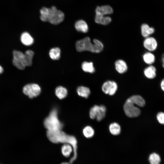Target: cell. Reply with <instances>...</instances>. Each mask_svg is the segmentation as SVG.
<instances>
[{
  "instance_id": "obj_15",
  "label": "cell",
  "mask_w": 164,
  "mask_h": 164,
  "mask_svg": "<svg viewBox=\"0 0 164 164\" xmlns=\"http://www.w3.org/2000/svg\"><path fill=\"white\" fill-rule=\"evenodd\" d=\"M75 27L77 31L84 33L87 32L88 30L87 24L83 20L76 21L75 24Z\"/></svg>"
},
{
  "instance_id": "obj_7",
  "label": "cell",
  "mask_w": 164,
  "mask_h": 164,
  "mask_svg": "<svg viewBox=\"0 0 164 164\" xmlns=\"http://www.w3.org/2000/svg\"><path fill=\"white\" fill-rule=\"evenodd\" d=\"M13 54L12 63L13 65L19 69L20 70L24 69L26 67L24 54L19 51L14 50Z\"/></svg>"
},
{
  "instance_id": "obj_31",
  "label": "cell",
  "mask_w": 164,
  "mask_h": 164,
  "mask_svg": "<svg viewBox=\"0 0 164 164\" xmlns=\"http://www.w3.org/2000/svg\"><path fill=\"white\" fill-rule=\"evenodd\" d=\"M162 65L163 68H164V54H163L162 58Z\"/></svg>"
},
{
  "instance_id": "obj_9",
  "label": "cell",
  "mask_w": 164,
  "mask_h": 164,
  "mask_svg": "<svg viewBox=\"0 0 164 164\" xmlns=\"http://www.w3.org/2000/svg\"><path fill=\"white\" fill-rule=\"evenodd\" d=\"M117 89V84L114 81L112 80H108L104 82L102 87V91L105 94L110 95L114 94Z\"/></svg>"
},
{
  "instance_id": "obj_19",
  "label": "cell",
  "mask_w": 164,
  "mask_h": 164,
  "mask_svg": "<svg viewBox=\"0 0 164 164\" xmlns=\"http://www.w3.org/2000/svg\"><path fill=\"white\" fill-rule=\"evenodd\" d=\"M128 99L135 104L139 107H143L145 104V100L142 97L139 95H133Z\"/></svg>"
},
{
  "instance_id": "obj_4",
  "label": "cell",
  "mask_w": 164,
  "mask_h": 164,
  "mask_svg": "<svg viewBox=\"0 0 164 164\" xmlns=\"http://www.w3.org/2000/svg\"><path fill=\"white\" fill-rule=\"evenodd\" d=\"M44 125L48 130H61L63 128V124L59 119L56 108H53L44 119Z\"/></svg>"
},
{
  "instance_id": "obj_33",
  "label": "cell",
  "mask_w": 164,
  "mask_h": 164,
  "mask_svg": "<svg viewBox=\"0 0 164 164\" xmlns=\"http://www.w3.org/2000/svg\"><path fill=\"white\" fill-rule=\"evenodd\" d=\"M72 163L69 162H63L62 163H61L60 164H71Z\"/></svg>"
},
{
  "instance_id": "obj_2",
  "label": "cell",
  "mask_w": 164,
  "mask_h": 164,
  "mask_svg": "<svg viewBox=\"0 0 164 164\" xmlns=\"http://www.w3.org/2000/svg\"><path fill=\"white\" fill-rule=\"evenodd\" d=\"M40 19L43 22H48L53 25H57L63 21L64 15L61 11L53 6L50 8H42L40 10Z\"/></svg>"
},
{
  "instance_id": "obj_1",
  "label": "cell",
  "mask_w": 164,
  "mask_h": 164,
  "mask_svg": "<svg viewBox=\"0 0 164 164\" xmlns=\"http://www.w3.org/2000/svg\"><path fill=\"white\" fill-rule=\"evenodd\" d=\"M46 135L49 140L52 143L70 144L73 148V154L70 160V162L72 163L76 160L77 157V141L74 136L67 135L61 130H47Z\"/></svg>"
},
{
  "instance_id": "obj_5",
  "label": "cell",
  "mask_w": 164,
  "mask_h": 164,
  "mask_svg": "<svg viewBox=\"0 0 164 164\" xmlns=\"http://www.w3.org/2000/svg\"><path fill=\"white\" fill-rule=\"evenodd\" d=\"M106 108L104 105H94L90 109L89 115L92 119L96 118L98 121H100L105 117Z\"/></svg>"
},
{
  "instance_id": "obj_25",
  "label": "cell",
  "mask_w": 164,
  "mask_h": 164,
  "mask_svg": "<svg viewBox=\"0 0 164 164\" xmlns=\"http://www.w3.org/2000/svg\"><path fill=\"white\" fill-rule=\"evenodd\" d=\"M109 130L110 133L115 135H119L121 131L120 126L118 123L115 122L112 123L110 125Z\"/></svg>"
},
{
  "instance_id": "obj_24",
  "label": "cell",
  "mask_w": 164,
  "mask_h": 164,
  "mask_svg": "<svg viewBox=\"0 0 164 164\" xmlns=\"http://www.w3.org/2000/svg\"><path fill=\"white\" fill-rule=\"evenodd\" d=\"M49 54L50 57L52 60H58L60 56V50L58 47L53 48L50 50Z\"/></svg>"
},
{
  "instance_id": "obj_12",
  "label": "cell",
  "mask_w": 164,
  "mask_h": 164,
  "mask_svg": "<svg viewBox=\"0 0 164 164\" xmlns=\"http://www.w3.org/2000/svg\"><path fill=\"white\" fill-rule=\"evenodd\" d=\"M96 15H105L113 13V10L109 5H105L97 6L95 10Z\"/></svg>"
},
{
  "instance_id": "obj_22",
  "label": "cell",
  "mask_w": 164,
  "mask_h": 164,
  "mask_svg": "<svg viewBox=\"0 0 164 164\" xmlns=\"http://www.w3.org/2000/svg\"><path fill=\"white\" fill-rule=\"evenodd\" d=\"M81 67L83 70L86 72L93 73L95 71V69L92 62L84 61L82 64Z\"/></svg>"
},
{
  "instance_id": "obj_13",
  "label": "cell",
  "mask_w": 164,
  "mask_h": 164,
  "mask_svg": "<svg viewBox=\"0 0 164 164\" xmlns=\"http://www.w3.org/2000/svg\"><path fill=\"white\" fill-rule=\"evenodd\" d=\"M144 74L145 76L149 79H153L156 76V69L155 67L152 65H149L144 69Z\"/></svg>"
},
{
  "instance_id": "obj_29",
  "label": "cell",
  "mask_w": 164,
  "mask_h": 164,
  "mask_svg": "<svg viewBox=\"0 0 164 164\" xmlns=\"http://www.w3.org/2000/svg\"><path fill=\"white\" fill-rule=\"evenodd\" d=\"M156 118L160 124L164 125V112H160L158 113L156 115Z\"/></svg>"
},
{
  "instance_id": "obj_10",
  "label": "cell",
  "mask_w": 164,
  "mask_h": 164,
  "mask_svg": "<svg viewBox=\"0 0 164 164\" xmlns=\"http://www.w3.org/2000/svg\"><path fill=\"white\" fill-rule=\"evenodd\" d=\"M144 47L149 52L155 51L158 47V43L155 38L149 36L145 38L143 42Z\"/></svg>"
},
{
  "instance_id": "obj_20",
  "label": "cell",
  "mask_w": 164,
  "mask_h": 164,
  "mask_svg": "<svg viewBox=\"0 0 164 164\" xmlns=\"http://www.w3.org/2000/svg\"><path fill=\"white\" fill-rule=\"evenodd\" d=\"M55 93L56 96L59 99H62L67 97L68 91L64 87L61 86H59L56 88Z\"/></svg>"
},
{
  "instance_id": "obj_30",
  "label": "cell",
  "mask_w": 164,
  "mask_h": 164,
  "mask_svg": "<svg viewBox=\"0 0 164 164\" xmlns=\"http://www.w3.org/2000/svg\"><path fill=\"white\" fill-rule=\"evenodd\" d=\"M160 87L162 90L164 91V78L161 81Z\"/></svg>"
},
{
  "instance_id": "obj_27",
  "label": "cell",
  "mask_w": 164,
  "mask_h": 164,
  "mask_svg": "<svg viewBox=\"0 0 164 164\" xmlns=\"http://www.w3.org/2000/svg\"><path fill=\"white\" fill-rule=\"evenodd\" d=\"M83 135L87 138L92 137L94 135V132L93 129L90 126H87L83 130Z\"/></svg>"
},
{
  "instance_id": "obj_17",
  "label": "cell",
  "mask_w": 164,
  "mask_h": 164,
  "mask_svg": "<svg viewBox=\"0 0 164 164\" xmlns=\"http://www.w3.org/2000/svg\"><path fill=\"white\" fill-rule=\"evenodd\" d=\"M142 58L144 62L149 65H152L155 60V57L154 55L151 52H147L144 54Z\"/></svg>"
},
{
  "instance_id": "obj_21",
  "label": "cell",
  "mask_w": 164,
  "mask_h": 164,
  "mask_svg": "<svg viewBox=\"0 0 164 164\" xmlns=\"http://www.w3.org/2000/svg\"><path fill=\"white\" fill-rule=\"evenodd\" d=\"M78 94L80 96L87 98L90 95L91 91L90 89L87 87L84 86H79L77 90Z\"/></svg>"
},
{
  "instance_id": "obj_28",
  "label": "cell",
  "mask_w": 164,
  "mask_h": 164,
  "mask_svg": "<svg viewBox=\"0 0 164 164\" xmlns=\"http://www.w3.org/2000/svg\"><path fill=\"white\" fill-rule=\"evenodd\" d=\"M149 161L151 164H159L161 159L158 154L153 153L150 155Z\"/></svg>"
},
{
  "instance_id": "obj_6",
  "label": "cell",
  "mask_w": 164,
  "mask_h": 164,
  "mask_svg": "<svg viewBox=\"0 0 164 164\" xmlns=\"http://www.w3.org/2000/svg\"><path fill=\"white\" fill-rule=\"evenodd\" d=\"M128 98L125 101L124 106V109L126 115L130 118L139 116L141 113L140 109L135 105Z\"/></svg>"
},
{
  "instance_id": "obj_14",
  "label": "cell",
  "mask_w": 164,
  "mask_h": 164,
  "mask_svg": "<svg viewBox=\"0 0 164 164\" xmlns=\"http://www.w3.org/2000/svg\"><path fill=\"white\" fill-rule=\"evenodd\" d=\"M155 29L152 27H150L146 23L143 24L141 26V33L142 36L146 38L154 33Z\"/></svg>"
},
{
  "instance_id": "obj_18",
  "label": "cell",
  "mask_w": 164,
  "mask_h": 164,
  "mask_svg": "<svg viewBox=\"0 0 164 164\" xmlns=\"http://www.w3.org/2000/svg\"><path fill=\"white\" fill-rule=\"evenodd\" d=\"M95 21L98 24L106 25L109 24L111 21V19L109 16L96 15Z\"/></svg>"
},
{
  "instance_id": "obj_16",
  "label": "cell",
  "mask_w": 164,
  "mask_h": 164,
  "mask_svg": "<svg viewBox=\"0 0 164 164\" xmlns=\"http://www.w3.org/2000/svg\"><path fill=\"white\" fill-rule=\"evenodd\" d=\"M22 43L25 45L29 46L34 42V39L30 34L27 32L23 33L21 36Z\"/></svg>"
},
{
  "instance_id": "obj_32",
  "label": "cell",
  "mask_w": 164,
  "mask_h": 164,
  "mask_svg": "<svg viewBox=\"0 0 164 164\" xmlns=\"http://www.w3.org/2000/svg\"><path fill=\"white\" fill-rule=\"evenodd\" d=\"M3 68L0 65V74L3 73Z\"/></svg>"
},
{
  "instance_id": "obj_26",
  "label": "cell",
  "mask_w": 164,
  "mask_h": 164,
  "mask_svg": "<svg viewBox=\"0 0 164 164\" xmlns=\"http://www.w3.org/2000/svg\"><path fill=\"white\" fill-rule=\"evenodd\" d=\"M25 56L26 66H30L32 64V60L34 55V52L31 50L26 51L24 53Z\"/></svg>"
},
{
  "instance_id": "obj_3",
  "label": "cell",
  "mask_w": 164,
  "mask_h": 164,
  "mask_svg": "<svg viewBox=\"0 0 164 164\" xmlns=\"http://www.w3.org/2000/svg\"><path fill=\"white\" fill-rule=\"evenodd\" d=\"M76 48L79 52L87 51L93 53H99L103 50L104 45L101 41L96 39H93L92 43L90 38L88 37H86L76 42Z\"/></svg>"
},
{
  "instance_id": "obj_11",
  "label": "cell",
  "mask_w": 164,
  "mask_h": 164,
  "mask_svg": "<svg viewBox=\"0 0 164 164\" xmlns=\"http://www.w3.org/2000/svg\"><path fill=\"white\" fill-rule=\"evenodd\" d=\"M115 69L118 73L122 74L127 70L128 67L126 62L121 59L116 60L114 63Z\"/></svg>"
},
{
  "instance_id": "obj_8",
  "label": "cell",
  "mask_w": 164,
  "mask_h": 164,
  "mask_svg": "<svg viewBox=\"0 0 164 164\" xmlns=\"http://www.w3.org/2000/svg\"><path fill=\"white\" fill-rule=\"evenodd\" d=\"M22 91L26 95L31 99L39 96L41 92V88L36 84H29L25 85L23 88Z\"/></svg>"
},
{
  "instance_id": "obj_23",
  "label": "cell",
  "mask_w": 164,
  "mask_h": 164,
  "mask_svg": "<svg viewBox=\"0 0 164 164\" xmlns=\"http://www.w3.org/2000/svg\"><path fill=\"white\" fill-rule=\"evenodd\" d=\"M72 146L70 144L66 143L61 147V151L63 155L66 157H69L73 152Z\"/></svg>"
}]
</instances>
